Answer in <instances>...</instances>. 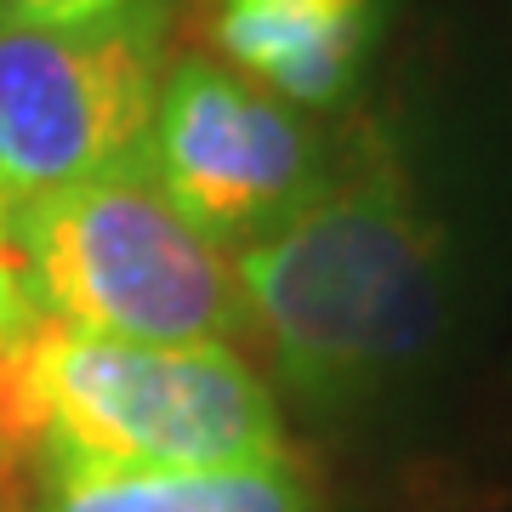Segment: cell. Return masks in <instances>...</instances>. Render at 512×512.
I'll return each instance as SVG.
<instances>
[{
    "instance_id": "cell-10",
    "label": "cell",
    "mask_w": 512,
    "mask_h": 512,
    "mask_svg": "<svg viewBox=\"0 0 512 512\" xmlns=\"http://www.w3.org/2000/svg\"><path fill=\"white\" fill-rule=\"evenodd\" d=\"M0 512H18V501H12V484L0 478Z\"/></svg>"
},
{
    "instance_id": "cell-1",
    "label": "cell",
    "mask_w": 512,
    "mask_h": 512,
    "mask_svg": "<svg viewBox=\"0 0 512 512\" xmlns=\"http://www.w3.org/2000/svg\"><path fill=\"white\" fill-rule=\"evenodd\" d=\"M234 274L285 387L313 410L376 399L444 325L439 239L376 137H359L285 222L245 239Z\"/></svg>"
},
{
    "instance_id": "cell-2",
    "label": "cell",
    "mask_w": 512,
    "mask_h": 512,
    "mask_svg": "<svg viewBox=\"0 0 512 512\" xmlns=\"http://www.w3.org/2000/svg\"><path fill=\"white\" fill-rule=\"evenodd\" d=\"M274 393L234 348H148L35 319L0 348V478L285 461Z\"/></svg>"
},
{
    "instance_id": "cell-3",
    "label": "cell",
    "mask_w": 512,
    "mask_h": 512,
    "mask_svg": "<svg viewBox=\"0 0 512 512\" xmlns=\"http://www.w3.org/2000/svg\"><path fill=\"white\" fill-rule=\"evenodd\" d=\"M12 228L40 319L148 348H234L251 325L234 262L148 165L18 205Z\"/></svg>"
},
{
    "instance_id": "cell-7",
    "label": "cell",
    "mask_w": 512,
    "mask_h": 512,
    "mask_svg": "<svg viewBox=\"0 0 512 512\" xmlns=\"http://www.w3.org/2000/svg\"><path fill=\"white\" fill-rule=\"evenodd\" d=\"M40 512H313V490L285 461L131 467L40 478Z\"/></svg>"
},
{
    "instance_id": "cell-9",
    "label": "cell",
    "mask_w": 512,
    "mask_h": 512,
    "mask_svg": "<svg viewBox=\"0 0 512 512\" xmlns=\"http://www.w3.org/2000/svg\"><path fill=\"white\" fill-rule=\"evenodd\" d=\"M148 0H0V23H92Z\"/></svg>"
},
{
    "instance_id": "cell-6",
    "label": "cell",
    "mask_w": 512,
    "mask_h": 512,
    "mask_svg": "<svg viewBox=\"0 0 512 512\" xmlns=\"http://www.w3.org/2000/svg\"><path fill=\"white\" fill-rule=\"evenodd\" d=\"M399 0H217L211 40L251 86L291 109H342Z\"/></svg>"
},
{
    "instance_id": "cell-4",
    "label": "cell",
    "mask_w": 512,
    "mask_h": 512,
    "mask_svg": "<svg viewBox=\"0 0 512 512\" xmlns=\"http://www.w3.org/2000/svg\"><path fill=\"white\" fill-rule=\"evenodd\" d=\"M165 0L92 23H0V200L148 165L165 86Z\"/></svg>"
},
{
    "instance_id": "cell-5",
    "label": "cell",
    "mask_w": 512,
    "mask_h": 512,
    "mask_svg": "<svg viewBox=\"0 0 512 512\" xmlns=\"http://www.w3.org/2000/svg\"><path fill=\"white\" fill-rule=\"evenodd\" d=\"M148 171L205 239L245 245L325 183L330 148L302 109L211 57H183L160 86Z\"/></svg>"
},
{
    "instance_id": "cell-8",
    "label": "cell",
    "mask_w": 512,
    "mask_h": 512,
    "mask_svg": "<svg viewBox=\"0 0 512 512\" xmlns=\"http://www.w3.org/2000/svg\"><path fill=\"white\" fill-rule=\"evenodd\" d=\"M40 319L35 291H29V268L18 251V228H12V205L0 200V348H12L23 330Z\"/></svg>"
}]
</instances>
